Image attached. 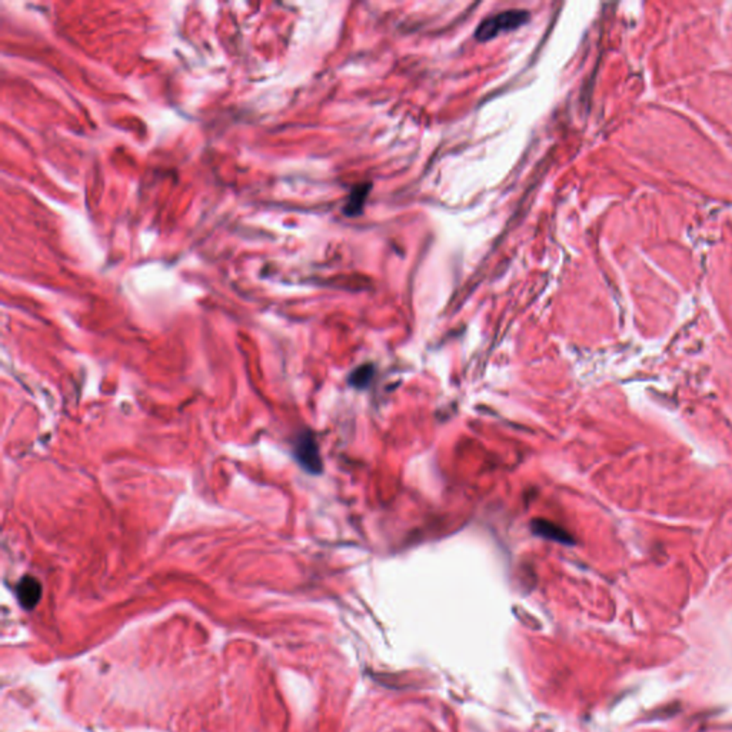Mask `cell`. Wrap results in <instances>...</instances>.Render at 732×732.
Instances as JSON below:
<instances>
[{
  "mask_svg": "<svg viewBox=\"0 0 732 732\" xmlns=\"http://www.w3.org/2000/svg\"><path fill=\"white\" fill-rule=\"evenodd\" d=\"M531 19V15L528 11L521 9H512V11H503L501 13L492 15L481 22L478 29L475 30V37L478 41H488L494 37L499 36L505 32H512L524 26Z\"/></svg>",
  "mask_w": 732,
  "mask_h": 732,
  "instance_id": "6da1fadb",
  "label": "cell"
},
{
  "mask_svg": "<svg viewBox=\"0 0 732 732\" xmlns=\"http://www.w3.org/2000/svg\"><path fill=\"white\" fill-rule=\"evenodd\" d=\"M293 454L299 465L307 472L318 475L322 472V459L316 439L311 432L300 434L295 442Z\"/></svg>",
  "mask_w": 732,
  "mask_h": 732,
  "instance_id": "7a4b0ae2",
  "label": "cell"
},
{
  "mask_svg": "<svg viewBox=\"0 0 732 732\" xmlns=\"http://www.w3.org/2000/svg\"><path fill=\"white\" fill-rule=\"evenodd\" d=\"M15 592H16L18 601L22 605V608L30 611L39 604L43 591H41V584L34 577L26 575L18 582Z\"/></svg>",
  "mask_w": 732,
  "mask_h": 732,
  "instance_id": "3957f363",
  "label": "cell"
},
{
  "mask_svg": "<svg viewBox=\"0 0 732 732\" xmlns=\"http://www.w3.org/2000/svg\"><path fill=\"white\" fill-rule=\"evenodd\" d=\"M531 529H532L534 535H538L545 539L561 542L564 545L574 544V538L570 535V532L567 529L559 527L558 524L546 521V520H534L531 522Z\"/></svg>",
  "mask_w": 732,
  "mask_h": 732,
  "instance_id": "277c9868",
  "label": "cell"
},
{
  "mask_svg": "<svg viewBox=\"0 0 732 732\" xmlns=\"http://www.w3.org/2000/svg\"><path fill=\"white\" fill-rule=\"evenodd\" d=\"M371 188H372L371 184H361V185H357L351 191L348 202L345 203V207H343V213H345L347 217L354 218L364 212V205H365V200L368 198Z\"/></svg>",
  "mask_w": 732,
  "mask_h": 732,
  "instance_id": "5b68a950",
  "label": "cell"
},
{
  "mask_svg": "<svg viewBox=\"0 0 732 732\" xmlns=\"http://www.w3.org/2000/svg\"><path fill=\"white\" fill-rule=\"evenodd\" d=\"M373 373H375V368L371 364H365L359 368H357L351 373L349 385L354 387H358V390H364V387H366L371 383Z\"/></svg>",
  "mask_w": 732,
  "mask_h": 732,
  "instance_id": "8992f818",
  "label": "cell"
}]
</instances>
